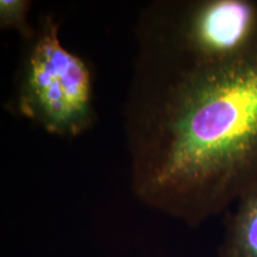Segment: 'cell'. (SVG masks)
Segmentation results:
<instances>
[{"label":"cell","mask_w":257,"mask_h":257,"mask_svg":"<svg viewBox=\"0 0 257 257\" xmlns=\"http://www.w3.org/2000/svg\"><path fill=\"white\" fill-rule=\"evenodd\" d=\"M124 131L141 204L192 229L226 213L257 186V43L217 63L136 53Z\"/></svg>","instance_id":"1"},{"label":"cell","mask_w":257,"mask_h":257,"mask_svg":"<svg viewBox=\"0 0 257 257\" xmlns=\"http://www.w3.org/2000/svg\"><path fill=\"white\" fill-rule=\"evenodd\" d=\"M136 53L185 63H217L257 43V4L249 0H161L136 23Z\"/></svg>","instance_id":"2"},{"label":"cell","mask_w":257,"mask_h":257,"mask_svg":"<svg viewBox=\"0 0 257 257\" xmlns=\"http://www.w3.org/2000/svg\"><path fill=\"white\" fill-rule=\"evenodd\" d=\"M29 43L16 92L19 114L55 136L86 133L95 118L87 62L63 46L51 15L41 19Z\"/></svg>","instance_id":"3"},{"label":"cell","mask_w":257,"mask_h":257,"mask_svg":"<svg viewBox=\"0 0 257 257\" xmlns=\"http://www.w3.org/2000/svg\"><path fill=\"white\" fill-rule=\"evenodd\" d=\"M219 257H257V186L226 212Z\"/></svg>","instance_id":"4"},{"label":"cell","mask_w":257,"mask_h":257,"mask_svg":"<svg viewBox=\"0 0 257 257\" xmlns=\"http://www.w3.org/2000/svg\"><path fill=\"white\" fill-rule=\"evenodd\" d=\"M31 3L27 0H2L0 2V27L19 32L24 40L30 42L36 34L29 22Z\"/></svg>","instance_id":"5"}]
</instances>
